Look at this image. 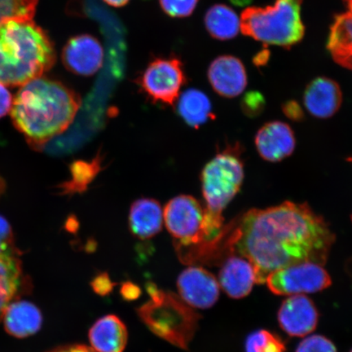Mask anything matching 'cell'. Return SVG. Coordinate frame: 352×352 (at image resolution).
Segmentation results:
<instances>
[{"label": "cell", "mask_w": 352, "mask_h": 352, "mask_svg": "<svg viewBox=\"0 0 352 352\" xmlns=\"http://www.w3.org/2000/svg\"><path fill=\"white\" fill-rule=\"evenodd\" d=\"M333 241L327 222L309 206L286 201L248 211L230 233L228 248L254 264L257 284H263L280 268L306 262L324 265Z\"/></svg>", "instance_id": "cell-1"}, {"label": "cell", "mask_w": 352, "mask_h": 352, "mask_svg": "<svg viewBox=\"0 0 352 352\" xmlns=\"http://www.w3.org/2000/svg\"><path fill=\"white\" fill-rule=\"evenodd\" d=\"M80 105V98L72 88L39 77L21 86L10 114L26 142L39 149L68 129Z\"/></svg>", "instance_id": "cell-2"}, {"label": "cell", "mask_w": 352, "mask_h": 352, "mask_svg": "<svg viewBox=\"0 0 352 352\" xmlns=\"http://www.w3.org/2000/svg\"><path fill=\"white\" fill-rule=\"evenodd\" d=\"M56 59L54 43L32 19L0 24V82L3 85L22 86L42 77Z\"/></svg>", "instance_id": "cell-3"}, {"label": "cell", "mask_w": 352, "mask_h": 352, "mask_svg": "<svg viewBox=\"0 0 352 352\" xmlns=\"http://www.w3.org/2000/svg\"><path fill=\"white\" fill-rule=\"evenodd\" d=\"M235 151L228 148L217 154L202 170V193L206 202L204 245L208 248H217L224 239L227 228L223 226V211L243 182V164Z\"/></svg>", "instance_id": "cell-4"}, {"label": "cell", "mask_w": 352, "mask_h": 352, "mask_svg": "<svg viewBox=\"0 0 352 352\" xmlns=\"http://www.w3.org/2000/svg\"><path fill=\"white\" fill-rule=\"evenodd\" d=\"M149 300L138 309L145 325L155 334L179 349L187 350L195 337L201 316L177 294L148 283Z\"/></svg>", "instance_id": "cell-5"}, {"label": "cell", "mask_w": 352, "mask_h": 352, "mask_svg": "<svg viewBox=\"0 0 352 352\" xmlns=\"http://www.w3.org/2000/svg\"><path fill=\"white\" fill-rule=\"evenodd\" d=\"M302 0H276L266 8H248L242 12V33L270 45L289 48L305 33L301 19Z\"/></svg>", "instance_id": "cell-6"}, {"label": "cell", "mask_w": 352, "mask_h": 352, "mask_svg": "<svg viewBox=\"0 0 352 352\" xmlns=\"http://www.w3.org/2000/svg\"><path fill=\"white\" fill-rule=\"evenodd\" d=\"M205 208L192 196L180 195L166 206L164 219L167 230L174 239L179 261L192 266L204 243Z\"/></svg>", "instance_id": "cell-7"}, {"label": "cell", "mask_w": 352, "mask_h": 352, "mask_svg": "<svg viewBox=\"0 0 352 352\" xmlns=\"http://www.w3.org/2000/svg\"><path fill=\"white\" fill-rule=\"evenodd\" d=\"M265 283L276 296H296L322 292L332 284L329 272L320 264L306 262L271 272Z\"/></svg>", "instance_id": "cell-8"}, {"label": "cell", "mask_w": 352, "mask_h": 352, "mask_svg": "<svg viewBox=\"0 0 352 352\" xmlns=\"http://www.w3.org/2000/svg\"><path fill=\"white\" fill-rule=\"evenodd\" d=\"M186 82L184 65L177 58H156L151 61L138 78L142 91L154 102L173 105Z\"/></svg>", "instance_id": "cell-9"}, {"label": "cell", "mask_w": 352, "mask_h": 352, "mask_svg": "<svg viewBox=\"0 0 352 352\" xmlns=\"http://www.w3.org/2000/svg\"><path fill=\"white\" fill-rule=\"evenodd\" d=\"M179 296L192 308L208 309L219 300V284L215 276L201 266H189L177 279Z\"/></svg>", "instance_id": "cell-10"}, {"label": "cell", "mask_w": 352, "mask_h": 352, "mask_svg": "<svg viewBox=\"0 0 352 352\" xmlns=\"http://www.w3.org/2000/svg\"><path fill=\"white\" fill-rule=\"evenodd\" d=\"M61 58L69 72L89 77L102 67L104 51L98 38L91 34H82L66 43Z\"/></svg>", "instance_id": "cell-11"}, {"label": "cell", "mask_w": 352, "mask_h": 352, "mask_svg": "<svg viewBox=\"0 0 352 352\" xmlns=\"http://www.w3.org/2000/svg\"><path fill=\"white\" fill-rule=\"evenodd\" d=\"M277 320L281 329L289 336L303 337L318 327L319 311L310 298L296 294L281 303Z\"/></svg>", "instance_id": "cell-12"}, {"label": "cell", "mask_w": 352, "mask_h": 352, "mask_svg": "<svg viewBox=\"0 0 352 352\" xmlns=\"http://www.w3.org/2000/svg\"><path fill=\"white\" fill-rule=\"evenodd\" d=\"M219 284L233 299L243 298L252 292L257 283V272L254 264L239 254H231L222 262L219 272Z\"/></svg>", "instance_id": "cell-13"}, {"label": "cell", "mask_w": 352, "mask_h": 352, "mask_svg": "<svg viewBox=\"0 0 352 352\" xmlns=\"http://www.w3.org/2000/svg\"><path fill=\"white\" fill-rule=\"evenodd\" d=\"M208 79L211 87L223 98L239 96L248 85V76L241 61L232 56H221L210 65Z\"/></svg>", "instance_id": "cell-14"}, {"label": "cell", "mask_w": 352, "mask_h": 352, "mask_svg": "<svg viewBox=\"0 0 352 352\" xmlns=\"http://www.w3.org/2000/svg\"><path fill=\"white\" fill-rule=\"evenodd\" d=\"M296 144L292 129L280 121L266 123L255 136V145L259 155L271 162H280L292 155Z\"/></svg>", "instance_id": "cell-15"}, {"label": "cell", "mask_w": 352, "mask_h": 352, "mask_svg": "<svg viewBox=\"0 0 352 352\" xmlns=\"http://www.w3.org/2000/svg\"><path fill=\"white\" fill-rule=\"evenodd\" d=\"M342 102L340 85L332 79L320 77L306 87L303 103L312 116L329 118L336 114Z\"/></svg>", "instance_id": "cell-16"}, {"label": "cell", "mask_w": 352, "mask_h": 352, "mask_svg": "<svg viewBox=\"0 0 352 352\" xmlns=\"http://www.w3.org/2000/svg\"><path fill=\"white\" fill-rule=\"evenodd\" d=\"M88 338L91 349L96 352H123L129 340V331L118 316L107 315L92 325Z\"/></svg>", "instance_id": "cell-17"}, {"label": "cell", "mask_w": 352, "mask_h": 352, "mask_svg": "<svg viewBox=\"0 0 352 352\" xmlns=\"http://www.w3.org/2000/svg\"><path fill=\"white\" fill-rule=\"evenodd\" d=\"M164 214L160 202L142 198L132 204L129 224L132 234L142 240L151 239L162 230Z\"/></svg>", "instance_id": "cell-18"}, {"label": "cell", "mask_w": 352, "mask_h": 352, "mask_svg": "<svg viewBox=\"0 0 352 352\" xmlns=\"http://www.w3.org/2000/svg\"><path fill=\"white\" fill-rule=\"evenodd\" d=\"M4 327L8 333L16 338H25L37 333L42 325V314L32 303H10L4 312Z\"/></svg>", "instance_id": "cell-19"}, {"label": "cell", "mask_w": 352, "mask_h": 352, "mask_svg": "<svg viewBox=\"0 0 352 352\" xmlns=\"http://www.w3.org/2000/svg\"><path fill=\"white\" fill-rule=\"evenodd\" d=\"M327 48L338 65L352 70V14L338 15L330 28Z\"/></svg>", "instance_id": "cell-20"}, {"label": "cell", "mask_w": 352, "mask_h": 352, "mask_svg": "<svg viewBox=\"0 0 352 352\" xmlns=\"http://www.w3.org/2000/svg\"><path fill=\"white\" fill-rule=\"evenodd\" d=\"M208 33L219 41L235 38L241 29V21L236 13L226 4H215L209 8L204 17Z\"/></svg>", "instance_id": "cell-21"}, {"label": "cell", "mask_w": 352, "mask_h": 352, "mask_svg": "<svg viewBox=\"0 0 352 352\" xmlns=\"http://www.w3.org/2000/svg\"><path fill=\"white\" fill-rule=\"evenodd\" d=\"M179 116L189 126L198 127L212 117V107L204 91L190 88L179 96L177 104Z\"/></svg>", "instance_id": "cell-22"}, {"label": "cell", "mask_w": 352, "mask_h": 352, "mask_svg": "<svg viewBox=\"0 0 352 352\" xmlns=\"http://www.w3.org/2000/svg\"><path fill=\"white\" fill-rule=\"evenodd\" d=\"M20 259L8 255H0V320L10 305L21 283Z\"/></svg>", "instance_id": "cell-23"}, {"label": "cell", "mask_w": 352, "mask_h": 352, "mask_svg": "<svg viewBox=\"0 0 352 352\" xmlns=\"http://www.w3.org/2000/svg\"><path fill=\"white\" fill-rule=\"evenodd\" d=\"M245 352H285V342L277 334L266 329H258L246 338Z\"/></svg>", "instance_id": "cell-24"}, {"label": "cell", "mask_w": 352, "mask_h": 352, "mask_svg": "<svg viewBox=\"0 0 352 352\" xmlns=\"http://www.w3.org/2000/svg\"><path fill=\"white\" fill-rule=\"evenodd\" d=\"M38 0H0V24L13 19L32 20Z\"/></svg>", "instance_id": "cell-25"}, {"label": "cell", "mask_w": 352, "mask_h": 352, "mask_svg": "<svg viewBox=\"0 0 352 352\" xmlns=\"http://www.w3.org/2000/svg\"><path fill=\"white\" fill-rule=\"evenodd\" d=\"M199 0H160L162 11L173 19H183L192 14Z\"/></svg>", "instance_id": "cell-26"}, {"label": "cell", "mask_w": 352, "mask_h": 352, "mask_svg": "<svg viewBox=\"0 0 352 352\" xmlns=\"http://www.w3.org/2000/svg\"><path fill=\"white\" fill-rule=\"evenodd\" d=\"M296 352H338L336 345L322 336H311L299 343Z\"/></svg>", "instance_id": "cell-27"}, {"label": "cell", "mask_w": 352, "mask_h": 352, "mask_svg": "<svg viewBox=\"0 0 352 352\" xmlns=\"http://www.w3.org/2000/svg\"><path fill=\"white\" fill-rule=\"evenodd\" d=\"M19 254L10 224L6 218L0 215V255L17 257Z\"/></svg>", "instance_id": "cell-28"}, {"label": "cell", "mask_w": 352, "mask_h": 352, "mask_svg": "<svg viewBox=\"0 0 352 352\" xmlns=\"http://www.w3.org/2000/svg\"><path fill=\"white\" fill-rule=\"evenodd\" d=\"M117 284L113 283L107 274H100L91 280V287L94 292L100 296H107L113 292L114 286Z\"/></svg>", "instance_id": "cell-29"}, {"label": "cell", "mask_w": 352, "mask_h": 352, "mask_svg": "<svg viewBox=\"0 0 352 352\" xmlns=\"http://www.w3.org/2000/svg\"><path fill=\"white\" fill-rule=\"evenodd\" d=\"M263 105L264 100L263 96L256 91H252L246 94L243 101H242V107L249 114H255L261 112Z\"/></svg>", "instance_id": "cell-30"}, {"label": "cell", "mask_w": 352, "mask_h": 352, "mask_svg": "<svg viewBox=\"0 0 352 352\" xmlns=\"http://www.w3.org/2000/svg\"><path fill=\"white\" fill-rule=\"evenodd\" d=\"M13 103V98L6 85L0 82V118L10 113Z\"/></svg>", "instance_id": "cell-31"}, {"label": "cell", "mask_w": 352, "mask_h": 352, "mask_svg": "<svg viewBox=\"0 0 352 352\" xmlns=\"http://www.w3.org/2000/svg\"><path fill=\"white\" fill-rule=\"evenodd\" d=\"M120 292L125 300L132 301L140 297L142 290L134 283L126 281L122 284Z\"/></svg>", "instance_id": "cell-32"}, {"label": "cell", "mask_w": 352, "mask_h": 352, "mask_svg": "<svg viewBox=\"0 0 352 352\" xmlns=\"http://www.w3.org/2000/svg\"><path fill=\"white\" fill-rule=\"evenodd\" d=\"M285 116L293 120H300L303 117V113L299 104L296 101H289L283 107Z\"/></svg>", "instance_id": "cell-33"}, {"label": "cell", "mask_w": 352, "mask_h": 352, "mask_svg": "<svg viewBox=\"0 0 352 352\" xmlns=\"http://www.w3.org/2000/svg\"><path fill=\"white\" fill-rule=\"evenodd\" d=\"M51 352H96L94 349H91V347H88L85 345L76 344V345H69L65 346L63 347H60V349H57Z\"/></svg>", "instance_id": "cell-34"}, {"label": "cell", "mask_w": 352, "mask_h": 352, "mask_svg": "<svg viewBox=\"0 0 352 352\" xmlns=\"http://www.w3.org/2000/svg\"><path fill=\"white\" fill-rule=\"evenodd\" d=\"M104 1L107 3L109 6L114 8H121L125 6L126 4L130 1V0H104Z\"/></svg>", "instance_id": "cell-35"}, {"label": "cell", "mask_w": 352, "mask_h": 352, "mask_svg": "<svg viewBox=\"0 0 352 352\" xmlns=\"http://www.w3.org/2000/svg\"><path fill=\"white\" fill-rule=\"evenodd\" d=\"M232 3L237 6H245L252 1V0H230Z\"/></svg>", "instance_id": "cell-36"}, {"label": "cell", "mask_w": 352, "mask_h": 352, "mask_svg": "<svg viewBox=\"0 0 352 352\" xmlns=\"http://www.w3.org/2000/svg\"><path fill=\"white\" fill-rule=\"evenodd\" d=\"M6 182H4V179H3L2 176L0 175V197H1V196L3 195L4 191H6Z\"/></svg>", "instance_id": "cell-37"}, {"label": "cell", "mask_w": 352, "mask_h": 352, "mask_svg": "<svg viewBox=\"0 0 352 352\" xmlns=\"http://www.w3.org/2000/svg\"><path fill=\"white\" fill-rule=\"evenodd\" d=\"M347 7H349L350 13L352 14V0H346Z\"/></svg>", "instance_id": "cell-38"}, {"label": "cell", "mask_w": 352, "mask_h": 352, "mask_svg": "<svg viewBox=\"0 0 352 352\" xmlns=\"http://www.w3.org/2000/svg\"><path fill=\"white\" fill-rule=\"evenodd\" d=\"M351 352H352V350L351 351Z\"/></svg>", "instance_id": "cell-39"}]
</instances>
